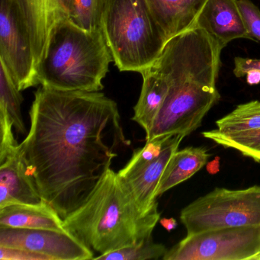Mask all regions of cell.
I'll return each instance as SVG.
<instances>
[{
  "label": "cell",
  "mask_w": 260,
  "mask_h": 260,
  "mask_svg": "<svg viewBox=\"0 0 260 260\" xmlns=\"http://www.w3.org/2000/svg\"><path fill=\"white\" fill-rule=\"evenodd\" d=\"M219 133L236 135L260 129V102L239 105L234 111L216 121Z\"/></svg>",
  "instance_id": "obj_18"
},
{
  "label": "cell",
  "mask_w": 260,
  "mask_h": 260,
  "mask_svg": "<svg viewBox=\"0 0 260 260\" xmlns=\"http://www.w3.org/2000/svg\"><path fill=\"white\" fill-rule=\"evenodd\" d=\"M0 65L19 90L39 85L31 35L19 0H1Z\"/></svg>",
  "instance_id": "obj_9"
},
{
  "label": "cell",
  "mask_w": 260,
  "mask_h": 260,
  "mask_svg": "<svg viewBox=\"0 0 260 260\" xmlns=\"http://www.w3.org/2000/svg\"><path fill=\"white\" fill-rule=\"evenodd\" d=\"M1 260H49L45 255L16 248L0 246Z\"/></svg>",
  "instance_id": "obj_24"
},
{
  "label": "cell",
  "mask_w": 260,
  "mask_h": 260,
  "mask_svg": "<svg viewBox=\"0 0 260 260\" xmlns=\"http://www.w3.org/2000/svg\"><path fill=\"white\" fill-rule=\"evenodd\" d=\"M207 139L225 148H232L243 156L260 162V129L236 135H223L214 130L202 132Z\"/></svg>",
  "instance_id": "obj_19"
},
{
  "label": "cell",
  "mask_w": 260,
  "mask_h": 260,
  "mask_svg": "<svg viewBox=\"0 0 260 260\" xmlns=\"http://www.w3.org/2000/svg\"><path fill=\"white\" fill-rule=\"evenodd\" d=\"M246 83L250 86L260 83V71L256 69L250 70L246 74Z\"/></svg>",
  "instance_id": "obj_26"
},
{
  "label": "cell",
  "mask_w": 260,
  "mask_h": 260,
  "mask_svg": "<svg viewBox=\"0 0 260 260\" xmlns=\"http://www.w3.org/2000/svg\"><path fill=\"white\" fill-rule=\"evenodd\" d=\"M142 89L139 100L134 108L132 120L150 133L155 119L160 111L168 93L169 86L162 74L150 67L141 73Z\"/></svg>",
  "instance_id": "obj_16"
},
{
  "label": "cell",
  "mask_w": 260,
  "mask_h": 260,
  "mask_svg": "<svg viewBox=\"0 0 260 260\" xmlns=\"http://www.w3.org/2000/svg\"><path fill=\"white\" fill-rule=\"evenodd\" d=\"M234 75L236 77H243L246 75L248 71L252 69L260 71V59L244 58V57H236L234 58Z\"/></svg>",
  "instance_id": "obj_25"
},
{
  "label": "cell",
  "mask_w": 260,
  "mask_h": 260,
  "mask_svg": "<svg viewBox=\"0 0 260 260\" xmlns=\"http://www.w3.org/2000/svg\"><path fill=\"white\" fill-rule=\"evenodd\" d=\"M248 32L252 39L260 42V10L250 0H238Z\"/></svg>",
  "instance_id": "obj_23"
},
{
  "label": "cell",
  "mask_w": 260,
  "mask_h": 260,
  "mask_svg": "<svg viewBox=\"0 0 260 260\" xmlns=\"http://www.w3.org/2000/svg\"><path fill=\"white\" fill-rule=\"evenodd\" d=\"M63 220L45 201L37 205L13 204L0 208V226L64 231Z\"/></svg>",
  "instance_id": "obj_15"
},
{
  "label": "cell",
  "mask_w": 260,
  "mask_h": 260,
  "mask_svg": "<svg viewBox=\"0 0 260 260\" xmlns=\"http://www.w3.org/2000/svg\"><path fill=\"white\" fill-rule=\"evenodd\" d=\"M21 92L7 71L0 65V109L9 114L18 135H24L26 132L21 110L23 102Z\"/></svg>",
  "instance_id": "obj_20"
},
{
  "label": "cell",
  "mask_w": 260,
  "mask_h": 260,
  "mask_svg": "<svg viewBox=\"0 0 260 260\" xmlns=\"http://www.w3.org/2000/svg\"><path fill=\"white\" fill-rule=\"evenodd\" d=\"M167 42L191 28L208 0H147Z\"/></svg>",
  "instance_id": "obj_14"
},
{
  "label": "cell",
  "mask_w": 260,
  "mask_h": 260,
  "mask_svg": "<svg viewBox=\"0 0 260 260\" xmlns=\"http://www.w3.org/2000/svg\"><path fill=\"white\" fill-rule=\"evenodd\" d=\"M101 29L121 72H144L157 60L167 42L147 0H104Z\"/></svg>",
  "instance_id": "obj_5"
},
{
  "label": "cell",
  "mask_w": 260,
  "mask_h": 260,
  "mask_svg": "<svg viewBox=\"0 0 260 260\" xmlns=\"http://www.w3.org/2000/svg\"><path fill=\"white\" fill-rule=\"evenodd\" d=\"M180 220L187 235L234 226L260 225V186L214 188L187 205Z\"/></svg>",
  "instance_id": "obj_6"
},
{
  "label": "cell",
  "mask_w": 260,
  "mask_h": 260,
  "mask_svg": "<svg viewBox=\"0 0 260 260\" xmlns=\"http://www.w3.org/2000/svg\"><path fill=\"white\" fill-rule=\"evenodd\" d=\"M206 170L209 174H217L220 171V157L216 156L211 162H207Z\"/></svg>",
  "instance_id": "obj_27"
},
{
  "label": "cell",
  "mask_w": 260,
  "mask_h": 260,
  "mask_svg": "<svg viewBox=\"0 0 260 260\" xmlns=\"http://www.w3.org/2000/svg\"><path fill=\"white\" fill-rule=\"evenodd\" d=\"M0 246L45 255L49 260L93 259V251L69 231L0 226Z\"/></svg>",
  "instance_id": "obj_10"
},
{
  "label": "cell",
  "mask_w": 260,
  "mask_h": 260,
  "mask_svg": "<svg viewBox=\"0 0 260 260\" xmlns=\"http://www.w3.org/2000/svg\"><path fill=\"white\" fill-rule=\"evenodd\" d=\"M112 61L102 29H86L63 18L50 31L36 79L48 89L100 92Z\"/></svg>",
  "instance_id": "obj_4"
},
{
  "label": "cell",
  "mask_w": 260,
  "mask_h": 260,
  "mask_svg": "<svg viewBox=\"0 0 260 260\" xmlns=\"http://www.w3.org/2000/svg\"><path fill=\"white\" fill-rule=\"evenodd\" d=\"M194 27L206 31L222 49L236 39H252L238 0H208Z\"/></svg>",
  "instance_id": "obj_12"
},
{
  "label": "cell",
  "mask_w": 260,
  "mask_h": 260,
  "mask_svg": "<svg viewBox=\"0 0 260 260\" xmlns=\"http://www.w3.org/2000/svg\"><path fill=\"white\" fill-rule=\"evenodd\" d=\"M19 2L28 22L37 67L53 25L60 19L71 17L73 0H19Z\"/></svg>",
  "instance_id": "obj_13"
},
{
  "label": "cell",
  "mask_w": 260,
  "mask_h": 260,
  "mask_svg": "<svg viewBox=\"0 0 260 260\" xmlns=\"http://www.w3.org/2000/svg\"><path fill=\"white\" fill-rule=\"evenodd\" d=\"M168 249L153 239L94 257L95 260H147L164 258Z\"/></svg>",
  "instance_id": "obj_21"
},
{
  "label": "cell",
  "mask_w": 260,
  "mask_h": 260,
  "mask_svg": "<svg viewBox=\"0 0 260 260\" xmlns=\"http://www.w3.org/2000/svg\"><path fill=\"white\" fill-rule=\"evenodd\" d=\"M0 208L13 204L37 205L43 202L28 173L20 144L0 156Z\"/></svg>",
  "instance_id": "obj_11"
},
{
  "label": "cell",
  "mask_w": 260,
  "mask_h": 260,
  "mask_svg": "<svg viewBox=\"0 0 260 260\" xmlns=\"http://www.w3.org/2000/svg\"><path fill=\"white\" fill-rule=\"evenodd\" d=\"M31 127L21 143L42 199L62 219L80 208L110 169L116 150L130 145L118 105L100 92L39 88Z\"/></svg>",
  "instance_id": "obj_1"
},
{
  "label": "cell",
  "mask_w": 260,
  "mask_h": 260,
  "mask_svg": "<svg viewBox=\"0 0 260 260\" xmlns=\"http://www.w3.org/2000/svg\"><path fill=\"white\" fill-rule=\"evenodd\" d=\"M159 223L160 224L167 230L168 232L173 231V230L176 229L178 226L177 221L176 219L173 217H170V218H162L159 220Z\"/></svg>",
  "instance_id": "obj_28"
},
{
  "label": "cell",
  "mask_w": 260,
  "mask_h": 260,
  "mask_svg": "<svg viewBox=\"0 0 260 260\" xmlns=\"http://www.w3.org/2000/svg\"><path fill=\"white\" fill-rule=\"evenodd\" d=\"M260 252V225L234 226L186 235L164 260H251Z\"/></svg>",
  "instance_id": "obj_7"
},
{
  "label": "cell",
  "mask_w": 260,
  "mask_h": 260,
  "mask_svg": "<svg viewBox=\"0 0 260 260\" xmlns=\"http://www.w3.org/2000/svg\"><path fill=\"white\" fill-rule=\"evenodd\" d=\"M251 260H260V252H258L255 256L252 257Z\"/></svg>",
  "instance_id": "obj_29"
},
{
  "label": "cell",
  "mask_w": 260,
  "mask_h": 260,
  "mask_svg": "<svg viewBox=\"0 0 260 260\" xmlns=\"http://www.w3.org/2000/svg\"><path fill=\"white\" fill-rule=\"evenodd\" d=\"M160 218L158 208L147 214L118 173L108 170L86 202L63 219L67 231L101 254L152 239Z\"/></svg>",
  "instance_id": "obj_3"
},
{
  "label": "cell",
  "mask_w": 260,
  "mask_h": 260,
  "mask_svg": "<svg viewBox=\"0 0 260 260\" xmlns=\"http://www.w3.org/2000/svg\"><path fill=\"white\" fill-rule=\"evenodd\" d=\"M209 157L208 150L203 147H188L178 150L164 170L156 189V198L192 177L206 165Z\"/></svg>",
  "instance_id": "obj_17"
},
{
  "label": "cell",
  "mask_w": 260,
  "mask_h": 260,
  "mask_svg": "<svg viewBox=\"0 0 260 260\" xmlns=\"http://www.w3.org/2000/svg\"><path fill=\"white\" fill-rule=\"evenodd\" d=\"M184 138V135H175L146 141L144 147L134 151L130 160L118 172L144 214L158 208V185Z\"/></svg>",
  "instance_id": "obj_8"
},
{
  "label": "cell",
  "mask_w": 260,
  "mask_h": 260,
  "mask_svg": "<svg viewBox=\"0 0 260 260\" xmlns=\"http://www.w3.org/2000/svg\"><path fill=\"white\" fill-rule=\"evenodd\" d=\"M222 50L199 27L167 42L151 68L167 80L168 93L146 141L175 135L186 137L200 127L220 98L217 80Z\"/></svg>",
  "instance_id": "obj_2"
},
{
  "label": "cell",
  "mask_w": 260,
  "mask_h": 260,
  "mask_svg": "<svg viewBox=\"0 0 260 260\" xmlns=\"http://www.w3.org/2000/svg\"><path fill=\"white\" fill-rule=\"evenodd\" d=\"M103 4L104 0H73L70 19L86 29H101Z\"/></svg>",
  "instance_id": "obj_22"
}]
</instances>
